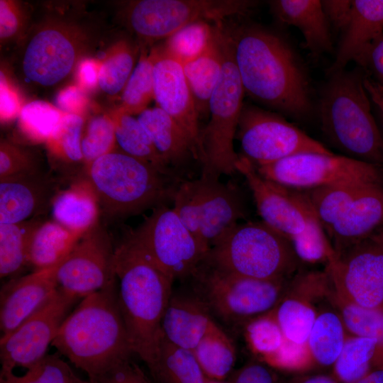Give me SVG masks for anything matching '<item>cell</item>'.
I'll use <instances>...</instances> for the list:
<instances>
[{
  "label": "cell",
  "mask_w": 383,
  "mask_h": 383,
  "mask_svg": "<svg viewBox=\"0 0 383 383\" xmlns=\"http://www.w3.org/2000/svg\"><path fill=\"white\" fill-rule=\"evenodd\" d=\"M245 91L281 114L301 119L311 111L309 80L300 60L279 35L258 25L228 29Z\"/></svg>",
  "instance_id": "obj_1"
},
{
  "label": "cell",
  "mask_w": 383,
  "mask_h": 383,
  "mask_svg": "<svg viewBox=\"0 0 383 383\" xmlns=\"http://www.w3.org/2000/svg\"><path fill=\"white\" fill-rule=\"evenodd\" d=\"M110 115L114 122L116 145L120 150L154 165L164 173L176 176L158 154L151 138L137 118L118 108Z\"/></svg>",
  "instance_id": "obj_35"
},
{
  "label": "cell",
  "mask_w": 383,
  "mask_h": 383,
  "mask_svg": "<svg viewBox=\"0 0 383 383\" xmlns=\"http://www.w3.org/2000/svg\"><path fill=\"white\" fill-rule=\"evenodd\" d=\"M136 48L128 40L114 44L101 60L99 87L106 94L116 96L122 93L135 67Z\"/></svg>",
  "instance_id": "obj_41"
},
{
  "label": "cell",
  "mask_w": 383,
  "mask_h": 383,
  "mask_svg": "<svg viewBox=\"0 0 383 383\" xmlns=\"http://www.w3.org/2000/svg\"><path fill=\"white\" fill-rule=\"evenodd\" d=\"M243 157L255 167L305 152L333 153L282 115L244 104L236 136Z\"/></svg>",
  "instance_id": "obj_13"
},
{
  "label": "cell",
  "mask_w": 383,
  "mask_h": 383,
  "mask_svg": "<svg viewBox=\"0 0 383 383\" xmlns=\"http://www.w3.org/2000/svg\"><path fill=\"white\" fill-rule=\"evenodd\" d=\"M230 383H279V380L269 365L250 362L240 369Z\"/></svg>",
  "instance_id": "obj_56"
},
{
  "label": "cell",
  "mask_w": 383,
  "mask_h": 383,
  "mask_svg": "<svg viewBox=\"0 0 383 383\" xmlns=\"http://www.w3.org/2000/svg\"><path fill=\"white\" fill-rule=\"evenodd\" d=\"M81 146L84 167L116 149L115 125L111 115L91 118L84 127Z\"/></svg>",
  "instance_id": "obj_44"
},
{
  "label": "cell",
  "mask_w": 383,
  "mask_h": 383,
  "mask_svg": "<svg viewBox=\"0 0 383 383\" xmlns=\"http://www.w3.org/2000/svg\"><path fill=\"white\" fill-rule=\"evenodd\" d=\"M193 353L206 377L214 380H225L236 359L233 342L217 323L201 339Z\"/></svg>",
  "instance_id": "obj_36"
},
{
  "label": "cell",
  "mask_w": 383,
  "mask_h": 383,
  "mask_svg": "<svg viewBox=\"0 0 383 383\" xmlns=\"http://www.w3.org/2000/svg\"><path fill=\"white\" fill-rule=\"evenodd\" d=\"M40 170L33 155L13 143L1 140L0 143V179Z\"/></svg>",
  "instance_id": "obj_50"
},
{
  "label": "cell",
  "mask_w": 383,
  "mask_h": 383,
  "mask_svg": "<svg viewBox=\"0 0 383 383\" xmlns=\"http://www.w3.org/2000/svg\"><path fill=\"white\" fill-rule=\"evenodd\" d=\"M206 383H230V382H225V380H214V379H207Z\"/></svg>",
  "instance_id": "obj_62"
},
{
  "label": "cell",
  "mask_w": 383,
  "mask_h": 383,
  "mask_svg": "<svg viewBox=\"0 0 383 383\" xmlns=\"http://www.w3.org/2000/svg\"><path fill=\"white\" fill-rule=\"evenodd\" d=\"M84 127L82 116L65 114L56 130L45 142L50 156L65 165L83 164L81 143Z\"/></svg>",
  "instance_id": "obj_42"
},
{
  "label": "cell",
  "mask_w": 383,
  "mask_h": 383,
  "mask_svg": "<svg viewBox=\"0 0 383 383\" xmlns=\"http://www.w3.org/2000/svg\"><path fill=\"white\" fill-rule=\"evenodd\" d=\"M0 76L1 121L5 123L19 115L23 106H21L19 95L2 70Z\"/></svg>",
  "instance_id": "obj_55"
},
{
  "label": "cell",
  "mask_w": 383,
  "mask_h": 383,
  "mask_svg": "<svg viewBox=\"0 0 383 383\" xmlns=\"http://www.w3.org/2000/svg\"><path fill=\"white\" fill-rule=\"evenodd\" d=\"M158 47L143 52L122 93L118 109L130 115L139 114L154 99L153 67Z\"/></svg>",
  "instance_id": "obj_39"
},
{
  "label": "cell",
  "mask_w": 383,
  "mask_h": 383,
  "mask_svg": "<svg viewBox=\"0 0 383 383\" xmlns=\"http://www.w3.org/2000/svg\"><path fill=\"white\" fill-rule=\"evenodd\" d=\"M348 332L343 320L333 309L318 311L307 344L314 364L333 366L344 346Z\"/></svg>",
  "instance_id": "obj_34"
},
{
  "label": "cell",
  "mask_w": 383,
  "mask_h": 383,
  "mask_svg": "<svg viewBox=\"0 0 383 383\" xmlns=\"http://www.w3.org/2000/svg\"><path fill=\"white\" fill-rule=\"evenodd\" d=\"M257 1L248 0H137L123 10L126 25L143 41L166 39L197 21L213 24L248 14Z\"/></svg>",
  "instance_id": "obj_10"
},
{
  "label": "cell",
  "mask_w": 383,
  "mask_h": 383,
  "mask_svg": "<svg viewBox=\"0 0 383 383\" xmlns=\"http://www.w3.org/2000/svg\"><path fill=\"white\" fill-rule=\"evenodd\" d=\"M55 103L57 109L65 114L82 116L88 105V99L85 91L77 84H72L59 91Z\"/></svg>",
  "instance_id": "obj_52"
},
{
  "label": "cell",
  "mask_w": 383,
  "mask_h": 383,
  "mask_svg": "<svg viewBox=\"0 0 383 383\" xmlns=\"http://www.w3.org/2000/svg\"><path fill=\"white\" fill-rule=\"evenodd\" d=\"M264 361L270 367L289 371H304L315 365L307 343L297 344L285 338L279 350Z\"/></svg>",
  "instance_id": "obj_48"
},
{
  "label": "cell",
  "mask_w": 383,
  "mask_h": 383,
  "mask_svg": "<svg viewBox=\"0 0 383 383\" xmlns=\"http://www.w3.org/2000/svg\"><path fill=\"white\" fill-rule=\"evenodd\" d=\"M214 25L197 21L180 28L165 39L162 52L182 65L203 54L212 43Z\"/></svg>",
  "instance_id": "obj_40"
},
{
  "label": "cell",
  "mask_w": 383,
  "mask_h": 383,
  "mask_svg": "<svg viewBox=\"0 0 383 383\" xmlns=\"http://www.w3.org/2000/svg\"><path fill=\"white\" fill-rule=\"evenodd\" d=\"M327 299L339 313L349 335L377 340L374 369L383 368V310L367 309L353 304L330 289Z\"/></svg>",
  "instance_id": "obj_33"
},
{
  "label": "cell",
  "mask_w": 383,
  "mask_h": 383,
  "mask_svg": "<svg viewBox=\"0 0 383 383\" xmlns=\"http://www.w3.org/2000/svg\"><path fill=\"white\" fill-rule=\"evenodd\" d=\"M191 289L212 316L228 325L245 323L278 304L291 279H257L228 272L205 262L192 275Z\"/></svg>",
  "instance_id": "obj_7"
},
{
  "label": "cell",
  "mask_w": 383,
  "mask_h": 383,
  "mask_svg": "<svg viewBox=\"0 0 383 383\" xmlns=\"http://www.w3.org/2000/svg\"><path fill=\"white\" fill-rule=\"evenodd\" d=\"M383 228V186L365 189L326 233L336 253Z\"/></svg>",
  "instance_id": "obj_24"
},
{
  "label": "cell",
  "mask_w": 383,
  "mask_h": 383,
  "mask_svg": "<svg viewBox=\"0 0 383 383\" xmlns=\"http://www.w3.org/2000/svg\"><path fill=\"white\" fill-rule=\"evenodd\" d=\"M383 33V0H353L350 21L328 69L332 74L345 70Z\"/></svg>",
  "instance_id": "obj_25"
},
{
  "label": "cell",
  "mask_w": 383,
  "mask_h": 383,
  "mask_svg": "<svg viewBox=\"0 0 383 383\" xmlns=\"http://www.w3.org/2000/svg\"><path fill=\"white\" fill-rule=\"evenodd\" d=\"M79 299L58 287L39 310L0 339L1 371L27 370L42 360L63 322Z\"/></svg>",
  "instance_id": "obj_15"
},
{
  "label": "cell",
  "mask_w": 383,
  "mask_h": 383,
  "mask_svg": "<svg viewBox=\"0 0 383 383\" xmlns=\"http://www.w3.org/2000/svg\"><path fill=\"white\" fill-rule=\"evenodd\" d=\"M60 192L52 204L53 220L82 236L99 223L101 210L94 189L84 175Z\"/></svg>",
  "instance_id": "obj_27"
},
{
  "label": "cell",
  "mask_w": 383,
  "mask_h": 383,
  "mask_svg": "<svg viewBox=\"0 0 383 383\" xmlns=\"http://www.w3.org/2000/svg\"><path fill=\"white\" fill-rule=\"evenodd\" d=\"M356 383H383V368H376Z\"/></svg>",
  "instance_id": "obj_60"
},
{
  "label": "cell",
  "mask_w": 383,
  "mask_h": 383,
  "mask_svg": "<svg viewBox=\"0 0 383 383\" xmlns=\"http://www.w3.org/2000/svg\"><path fill=\"white\" fill-rule=\"evenodd\" d=\"M221 45L222 73L210 99L208 123L201 134L202 174L217 177L237 172L240 156L235 151L233 140L245 94L234 61L230 33L224 24L221 28Z\"/></svg>",
  "instance_id": "obj_8"
},
{
  "label": "cell",
  "mask_w": 383,
  "mask_h": 383,
  "mask_svg": "<svg viewBox=\"0 0 383 383\" xmlns=\"http://www.w3.org/2000/svg\"><path fill=\"white\" fill-rule=\"evenodd\" d=\"M289 240L300 261L327 265L336 255L326 230L317 218L313 219L304 232Z\"/></svg>",
  "instance_id": "obj_47"
},
{
  "label": "cell",
  "mask_w": 383,
  "mask_h": 383,
  "mask_svg": "<svg viewBox=\"0 0 383 383\" xmlns=\"http://www.w3.org/2000/svg\"><path fill=\"white\" fill-rule=\"evenodd\" d=\"M84 175L95 192L101 215L109 220L166 205L182 182L116 149L86 167Z\"/></svg>",
  "instance_id": "obj_4"
},
{
  "label": "cell",
  "mask_w": 383,
  "mask_h": 383,
  "mask_svg": "<svg viewBox=\"0 0 383 383\" xmlns=\"http://www.w3.org/2000/svg\"><path fill=\"white\" fill-rule=\"evenodd\" d=\"M374 185L343 182L302 191L316 218L327 232L347 211L355 199Z\"/></svg>",
  "instance_id": "obj_31"
},
{
  "label": "cell",
  "mask_w": 383,
  "mask_h": 383,
  "mask_svg": "<svg viewBox=\"0 0 383 383\" xmlns=\"http://www.w3.org/2000/svg\"><path fill=\"white\" fill-rule=\"evenodd\" d=\"M58 265L13 278L2 287L0 293L1 337L14 331L52 296L58 289L56 279Z\"/></svg>",
  "instance_id": "obj_20"
},
{
  "label": "cell",
  "mask_w": 383,
  "mask_h": 383,
  "mask_svg": "<svg viewBox=\"0 0 383 383\" xmlns=\"http://www.w3.org/2000/svg\"><path fill=\"white\" fill-rule=\"evenodd\" d=\"M115 248L100 223L87 232L60 262L56 271L58 287L83 299L117 282Z\"/></svg>",
  "instance_id": "obj_16"
},
{
  "label": "cell",
  "mask_w": 383,
  "mask_h": 383,
  "mask_svg": "<svg viewBox=\"0 0 383 383\" xmlns=\"http://www.w3.org/2000/svg\"><path fill=\"white\" fill-rule=\"evenodd\" d=\"M65 114L57 107L45 101H30L23 106L18 115L20 131L31 141L45 143Z\"/></svg>",
  "instance_id": "obj_43"
},
{
  "label": "cell",
  "mask_w": 383,
  "mask_h": 383,
  "mask_svg": "<svg viewBox=\"0 0 383 383\" xmlns=\"http://www.w3.org/2000/svg\"><path fill=\"white\" fill-rule=\"evenodd\" d=\"M27 14L26 8L20 2L0 1L1 47L23 37L28 25Z\"/></svg>",
  "instance_id": "obj_49"
},
{
  "label": "cell",
  "mask_w": 383,
  "mask_h": 383,
  "mask_svg": "<svg viewBox=\"0 0 383 383\" xmlns=\"http://www.w3.org/2000/svg\"><path fill=\"white\" fill-rule=\"evenodd\" d=\"M73 383H92V382H91L89 379L83 380L77 376Z\"/></svg>",
  "instance_id": "obj_61"
},
{
  "label": "cell",
  "mask_w": 383,
  "mask_h": 383,
  "mask_svg": "<svg viewBox=\"0 0 383 383\" xmlns=\"http://www.w3.org/2000/svg\"><path fill=\"white\" fill-rule=\"evenodd\" d=\"M92 383H152L131 360L121 362L97 377Z\"/></svg>",
  "instance_id": "obj_51"
},
{
  "label": "cell",
  "mask_w": 383,
  "mask_h": 383,
  "mask_svg": "<svg viewBox=\"0 0 383 383\" xmlns=\"http://www.w3.org/2000/svg\"><path fill=\"white\" fill-rule=\"evenodd\" d=\"M326 270L338 295L383 310V228L336 253Z\"/></svg>",
  "instance_id": "obj_14"
},
{
  "label": "cell",
  "mask_w": 383,
  "mask_h": 383,
  "mask_svg": "<svg viewBox=\"0 0 383 383\" xmlns=\"http://www.w3.org/2000/svg\"><path fill=\"white\" fill-rule=\"evenodd\" d=\"M375 81L383 84V33L375 39L355 60Z\"/></svg>",
  "instance_id": "obj_53"
},
{
  "label": "cell",
  "mask_w": 383,
  "mask_h": 383,
  "mask_svg": "<svg viewBox=\"0 0 383 383\" xmlns=\"http://www.w3.org/2000/svg\"><path fill=\"white\" fill-rule=\"evenodd\" d=\"M127 236L174 281L189 279L208 253L173 209L166 205L153 209Z\"/></svg>",
  "instance_id": "obj_11"
},
{
  "label": "cell",
  "mask_w": 383,
  "mask_h": 383,
  "mask_svg": "<svg viewBox=\"0 0 383 383\" xmlns=\"http://www.w3.org/2000/svg\"><path fill=\"white\" fill-rule=\"evenodd\" d=\"M376 340L348 334L340 354L333 365L340 383H356L374 370Z\"/></svg>",
  "instance_id": "obj_38"
},
{
  "label": "cell",
  "mask_w": 383,
  "mask_h": 383,
  "mask_svg": "<svg viewBox=\"0 0 383 383\" xmlns=\"http://www.w3.org/2000/svg\"><path fill=\"white\" fill-rule=\"evenodd\" d=\"M271 11L282 23L297 28L304 46L312 54L320 55L333 48L330 26L318 0H274Z\"/></svg>",
  "instance_id": "obj_26"
},
{
  "label": "cell",
  "mask_w": 383,
  "mask_h": 383,
  "mask_svg": "<svg viewBox=\"0 0 383 383\" xmlns=\"http://www.w3.org/2000/svg\"><path fill=\"white\" fill-rule=\"evenodd\" d=\"M364 85L371 102L378 109L383 121V84L367 76H365Z\"/></svg>",
  "instance_id": "obj_58"
},
{
  "label": "cell",
  "mask_w": 383,
  "mask_h": 383,
  "mask_svg": "<svg viewBox=\"0 0 383 383\" xmlns=\"http://www.w3.org/2000/svg\"><path fill=\"white\" fill-rule=\"evenodd\" d=\"M41 221L33 218L0 224V276L13 277L28 266V248L33 232Z\"/></svg>",
  "instance_id": "obj_37"
},
{
  "label": "cell",
  "mask_w": 383,
  "mask_h": 383,
  "mask_svg": "<svg viewBox=\"0 0 383 383\" xmlns=\"http://www.w3.org/2000/svg\"><path fill=\"white\" fill-rule=\"evenodd\" d=\"M137 119L171 170L185 165L191 159L197 160L184 131L162 109L158 106L146 109L138 114Z\"/></svg>",
  "instance_id": "obj_28"
},
{
  "label": "cell",
  "mask_w": 383,
  "mask_h": 383,
  "mask_svg": "<svg viewBox=\"0 0 383 383\" xmlns=\"http://www.w3.org/2000/svg\"><path fill=\"white\" fill-rule=\"evenodd\" d=\"M223 23L214 25V35L208 49L182 65L199 118L209 115V101L221 78L223 55L221 45Z\"/></svg>",
  "instance_id": "obj_29"
},
{
  "label": "cell",
  "mask_w": 383,
  "mask_h": 383,
  "mask_svg": "<svg viewBox=\"0 0 383 383\" xmlns=\"http://www.w3.org/2000/svg\"><path fill=\"white\" fill-rule=\"evenodd\" d=\"M244 333L252 352L263 360L274 354L284 340L272 311L247 321L244 324Z\"/></svg>",
  "instance_id": "obj_46"
},
{
  "label": "cell",
  "mask_w": 383,
  "mask_h": 383,
  "mask_svg": "<svg viewBox=\"0 0 383 383\" xmlns=\"http://www.w3.org/2000/svg\"><path fill=\"white\" fill-rule=\"evenodd\" d=\"M255 167L265 179L298 191L351 182L383 186V167L333 152L300 153Z\"/></svg>",
  "instance_id": "obj_12"
},
{
  "label": "cell",
  "mask_w": 383,
  "mask_h": 383,
  "mask_svg": "<svg viewBox=\"0 0 383 383\" xmlns=\"http://www.w3.org/2000/svg\"><path fill=\"white\" fill-rule=\"evenodd\" d=\"M154 99L184 131L201 162V128L182 64L165 55L160 46L153 67Z\"/></svg>",
  "instance_id": "obj_19"
},
{
  "label": "cell",
  "mask_w": 383,
  "mask_h": 383,
  "mask_svg": "<svg viewBox=\"0 0 383 383\" xmlns=\"http://www.w3.org/2000/svg\"><path fill=\"white\" fill-rule=\"evenodd\" d=\"M101 60L94 58L82 59L77 67V85L84 91L92 90L99 86Z\"/></svg>",
  "instance_id": "obj_57"
},
{
  "label": "cell",
  "mask_w": 383,
  "mask_h": 383,
  "mask_svg": "<svg viewBox=\"0 0 383 383\" xmlns=\"http://www.w3.org/2000/svg\"><path fill=\"white\" fill-rule=\"evenodd\" d=\"M94 382L133 354L118 304V282L79 301L52 343Z\"/></svg>",
  "instance_id": "obj_3"
},
{
  "label": "cell",
  "mask_w": 383,
  "mask_h": 383,
  "mask_svg": "<svg viewBox=\"0 0 383 383\" xmlns=\"http://www.w3.org/2000/svg\"><path fill=\"white\" fill-rule=\"evenodd\" d=\"M77 23L48 18L31 28L23 41L19 69L25 79L50 88L64 82L77 69L90 43V35Z\"/></svg>",
  "instance_id": "obj_9"
},
{
  "label": "cell",
  "mask_w": 383,
  "mask_h": 383,
  "mask_svg": "<svg viewBox=\"0 0 383 383\" xmlns=\"http://www.w3.org/2000/svg\"><path fill=\"white\" fill-rule=\"evenodd\" d=\"M59 192L56 179L40 170L0 179V224L42 214L51 208Z\"/></svg>",
  "instance_id": "obj_21"
},
{
  "label": "cell",
  "mask_w": 383,
  "mask_h": 383,
  "mask_svg": "<svg viewBox=\"0 0 383 383\" xmlns=\"http://www.w3.org/2000/svg\"><path fill=\"white\" fill-rule=\"evenodd\" d=\"M148 368L157 383H206L208 379L193 351L179 348L163 336L156 358Z\"/></svg>",
  "instance_id": "obj_32"
},
{
  "label": "cell",
  "mask_w": 383,
  "mask_h": 383,
  "mask_svg": "<svg viewBox=\"0 0 383 383\" xmlns=\"http://www.w3.org/2000/svg\"><path fill=\"white\" fill-rule=\"evenodd\" d=\"M215 324L205 304L189 289L172 292L162 319L161 329L167 341L193 351Z\"/></svg>",
  "instance_id": "obj_23"
},
{
  "label": "cell",
  "mask_w": 383,
  "mask_h": 383,
  "mask_svg": "<svg viewBox=\"0 0 383 383\" xmlns=\"http://www.w3.org/2000/svg\"><path fill=\"white\" fill-rule=\"evenodd\" d=\"M364 78L357 70L331 74L320 101L321 127L343 155L383 167V137L372 113Z\"/></svg>",
  "instance_id": "obj_5"
},
{
  "label": "cell",
  "mask_w": 383,
  "mask_h": 383,
  "mask_svg": "<svg viewBox=\"0 0 383 383\" xmlns=\"http://www.w3.org/2000/svg\"><path fill=\"white\" fill-rule=\"evenodd\" d=\"M77 375L57 353L46 355L22 376L0 372V383H73Z\"/></svg>",
  "instance_id": "obj_45"
},
{
  "label": "cell",
  "mask_w": 383,
  "mask_h": 383,
  "mask_svg": "<svg viewBox=\"0 0 383 383\" xmlns=\"http://www.w3.org/2000/svg\"><path fill=\"white\" fill-rule=\"evenodd\" d=\"M203 174L196 179L201 216V240L209 251L213 243L229 228L245 216L239 189L232 182Z\"/></svg>",
  "instance_id": "obj_22"
},
{
  "label": "cell",
  "mask_w": 383,
  "mask_h": 383,
  "mask_svg": "<svg viewBox=\"0 0 383 383\" xmlns=\"http://www.w3.org/2000/svg\"><path fill=\"white\" fill-rule=\"evenodd\" d=\"M236 170L245 179L262 221L289 240L304 232L316 218L302 191L265 179L243 156Z\"/></svg>",
  "instance_id": "obj_17"
},
{
  "label": "cell",
  "mask_w": 383,
  "mask_h": 383,
  "mask_svg": "<svg viewBox=\"0 0 383 383\" xmlns=\"http://www.w3.org/2000/svg\"><path fill=\"white\" fill-rule=\"evenodd\" d=\"M331 286L326 269L299 271L292 278L285 294L272 310L286 340L307 343L318 313L315 301L326 299Z\"/></svg>",
  "instance_id": "obj_18"
},
{
  "label": "cell",
  "mask_w": 383,
  "mask_h": 383,
  "mask_svg": "<svg viewBox=\"0 0 383 383\" xmlns=\"http://www.w3.org/2000/svg\"><path fill=\"white\" fill-rule=\"evenodd\" d=\"M118 304L133 354L149 367L162 338V319L174 280L128 236L115 248Z\"/></svg>",
  "instance_id": "obj_2"
},
{
  "label": "cell",
  "mask_w": 383,
  "mask_h": 383,
  "mask_svg": "<svg viewBox=\"0 0 383 383\" xmlns=\"http://www.w3.org/2000/svg\"><path fill=\"white\" fill-rule=\"evenodd\" d=\"M288 383H340L333 375L324 374L298 376Z\"/></svg>",
  "instance_id": "obj_59"
},
{
  "label": "cell",
  "mask_w": 383,
  "mask_h": 383,
  "mask_svg": "<svg viewBox=\"0 0 383 383\" xmlns=\"http://www.w3.org/2000/svg\"><path fill=\"white\" fill-rule=\"evenodd\" d=\"M56 221H41L30 237L28 266L34 270L58 265L82 238Z\"/></svg>",
  "instance_id": "obj_30"
},
{
  "label": "cell",
  "mask_w": 383,
  "mask_h": 383,
  "mask_svg": "<svg viewBox=\"0 0 383 383\" xmlns=\"http://www.w3.org/2000/svg\"><path fill=\"white\" fill-rule=\"evenodd\" d=\"M204 262L240 276L272 280L292 278L301 261L290 240L261 221L229 228L213 243Z\"/></svg>",
  "instance_id": "obj_6"
},
{
  "label": "cell",
  "mask_w": 383,
  "mask_h": 383,
  "mask_svg": "<svg viewBox=\"0 0 383 383\" xmlns=\"http://www.w3.org/2000/svg\"><path fill=\"white\" fill-rule=\"evenodd\" d=\"M321 1L330 28L343 33L350 19L353 1L323 0Z\"/></svg>",
  "instance_id": "obj_54"
}]
</instances>
